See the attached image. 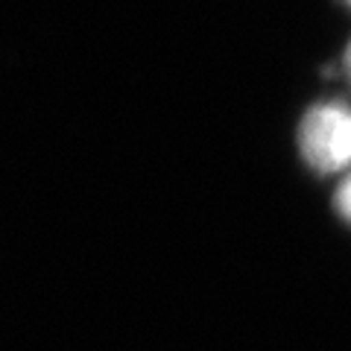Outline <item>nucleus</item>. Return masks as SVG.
<instances>
[{"instance_id": "obj_1", "label": "nucleus", "mask_w": 351, "mask_h": 351, "mask_svg": "<svg viewBox=\"0 0 351 351\" xmlns=\"http://www.w3.org/2000/svg\"><path fill=\"white\" fill-rule=\"evenodd\" d=\"M302 152L319 170H339L351 161V112L316 106L302 123Z\"/></svg>"}, {"instance_id": "obj_2", "label": "nucleus", "mask_w": 351, "mask_h": 351, "mask_svg": "<svg viewBox=\"0 0 351 351\" xmlns=\"http://www.w3.org/2000/svg\"><path fill=\"white\" fill-rule=\"evenodd\" d=\"M337 202H339V211H343L348 219H351V179L343 184V191H339L337 196Z\"/></svg>"}, {"instance_id": "obj_3", "label": "nucleus", "mask_w": 351, "mask_h": 351, "mask_svg": "<svg viewBox=\"0 0 351 351\" xmlns=\"http://www.w3.org/2000/svg\"><path fill=\"white\" fill-rule=\"evenodd\" d=\"M348 64H351V53H348Z\"/></svg>"}]
</instances>
